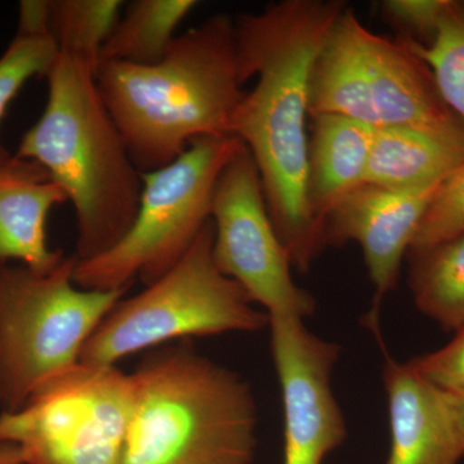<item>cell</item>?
I'll list each match as a JSON object with an SVG mask.
<instances>
[{
  "instance_id": "6da1fadb",
  "label": "cell",
  "mask_w": 464,
  "mask_h": 464,
  "mask_svg": "<svg viewBox=\"0 0 464 464\" xmlns=\"http://www.w3.org/2000/svg\"><path fill=\"white\" fill-rule=\"evenodd\" d=\"M346 7L341 0H283L234 17L244 75L258 82L241 100L231 136L252 155L275 230L301 274L326 246L307 197L311 72Z\"/></svg>"
},
{
  "instance_id": "7a4b0ae2",
  "label": "cell",
  "mask_w": 464,
  "mask_h": 464,
  "mask_svg": "<svg viewBox=\"0 0 464 464\" xmlns=\"http://www.w3.org/2000/svg\"><path fill=\"white\" fill-rule=\"evenodd\" d=\"M96 76L140 173L169 166L194 140L231 136L248 82L228 14L177 35L157 63L103 61Z\"/></svg>"
},
{
  "instance_id": "3957f363",
  "label": "cell",
  "mask_w": 464,
  "mask_h": 464,
  "mask_svg": "<svg viewBox=\"0 0 464 464\" xmlns=\"http://www.w3.org/2000/svg\"><path fill=\"white\" fill-rule=\"evenodd\" d=\"M84 61L58 53L48 100L14 157L41 164L75 209L78 261L102 255L127 234L141 198V173Z\"/></svg>"
},
{
  "instance_id": "277c9868",
  "label": "cell",
  "mask_w": 464,
  "mask_h": 464,
  "mask_svg": "<svg viewBox=\"0 0 464 464\" xmlns=\"http://www.w3.org/2000/svg\"><path fill=\"white\" fill-rule=\"evenodd\" d=\"M121 464H253L257 405L248 382L182 342L130 373Z\"/></svg>"
},
{
  "instance_id": "5b68a950",
  "label": "cell",
  "mask_w": 464,
  "mask_h": 464,
  "mask_svg": "<svg viewBox=\"0 0 464 464\" xmlns=\"http://www.w3.org/2000/svg\"><path fill=\"white\" fill-rule=\"evenodd\" d=\"M322 114L346 116L374 130L411 127L464 139L463 125L411 42L371 32L348 5L311 72L308 115Z\"/></svg>"
},
{
  "instance_id": "8992f818",
  "label": "cell",
  "mask_w": 464,
  "mask_h": 464,
  "mask_svg": "<svg viewBox=\"0 0 464 464\" xmlns=\"http://www.w3.org/2000/svg\"><path fill=\"white\" fill-rule=\"evenodd\" d=\"M75 255L48 273L0 262L3 411H17L52 381L81 364L82 353L128 289L75 284Z\"/></svg>"
},
{
  "instance_id": "52a82bcc",
  "label": "cell",
  "mask_w": 464,
  "mask_h": 464,
  "mask_svg": "<svg viewBox=\"0 0 464 464\" xmlns=\"http://www.w3.org/2000/svg\"><path fill=\"white\" fill-rule=\"evenodd\" d=\"M213 237L210 219L166 275L139 295L121 298L91 335L82 364L116 366L170 341L267 328L265 310L217 268Z\"/></svg>"
},
{
  "instance_id": "ba28073f",
  "label": "cell",
  "mask_w": 464,
  "mask_h": 464,
  "mask_svg": "<svg viewBox=\"0 0 464 464\" xmlns=\"http://www.w3.org/2000/svg\"><path fill=\"white\" fill-rule=\"evenodd\" d=\"M243 145L235 136L201 137L169 166L141 173V198L133 225L112 248L78 261L76 285L130 289L136 279L146 286L166 275L212 219L219 174Z\"/></svg>"
},
{
  "instance_id": "9c48e42d",
  "label": "cell",
  "mask_w": 464,
  "mask_h": 464,
  "mask_svg": "<svg viewBox=\"0 0 464 464\" xmlns=\"http://www.w3.org/2000/svg\"><path fill=\"white\" fill-rule=\"evenodd\" d=\"M130 374L79 364L17 411L0 413V441L25 464H121L132 411Z\"/></svg>"
},
{
  "instance_id": "30bf717a",
  "label": "cell",
  "mask_w": 464,
  "mask_h": 464,
  "mask_svg": "<svg viewBox=\"0 0 464 464\" xmlns=\"http://www.w3.org/2000/svg\"><path fill=\"white\" fill-rule=\"evenodd\" d=\"M217 268L246 290L268 316L306 319L316 302L292 276V262L275 230L261 176L246 146L228 160L217 181L212 216Z\"/></svg>"
},
{
  "instance_id": "8fae6325",
  "label": "cell",
  "mask_w": 464,
  "mask_h": 464,
  "mask_svg": "<svg viewBox=\"0 0 464 464\" xmlns=\"http://www.w3.org/2000/svg\"><path fill=\"white\" fill-rule=\"evenodd\" d=\"M268 328L282 387L283 464H323L347 438L332 389L341 347L308 331L299 317L268 316Z\"/></svg>"
},
{
  "instance_id": "7c38bea8",
  "label": "cell",
  "mask_w": 464,
  "mask_h": 464,
  "mask_svg": "<svg viewBox=\"0 0 464 464\" xmlns=\"http://www.w3.org/2000/svg\"><path fill=\"white\" fill-rule=\"evenodd\" d=\"M440 183L414 188H386L364 183L326 217V246H341L355 241L362 249L375 290L373 308L366 317L373 331H378L382 302L398 285L402 258L411 249Z\"/></svg>"
},
{
  "instance_id": "4fadbf2b",
  "label": "cell",
  "mask_w": 464,
  "mask_h": 464,
  "mask_svg": "<svg viewBox=\"0 0 464 464\" xmlns=\"http://www.w3.org/2000/svg\"><path fill=\"white\" fill-rule=\"evenodd\" d=\"M390 451L384 464H459L463 456L445 393L409 364L386 355Z\"/></svg>"
},
{
  "instance_id": "5bb4252c",
  "label": "cell",
  "mask_w": 464,
  "mask_h": 464,
  "mask_svg": "<svg viewBox=\"0 0 464 464\" xmlns=\"http://www.w3.org/2000/svg\"><path fill=\"white\" fill-rule=\"evenodd\" d=\"M66 201L41 164L14 155L0 170V262L17 261L38 273L57 267L65 255L50 248L45 226L51 210Z\"/></svg>"
},
{
  "instance_id": "9a60e30c",
  "label": "cell",
  "mask_w": 464,
  "mask_h": 464,
  "mask_svg": "<svg viewBox=\"0 0 464 464\" xmlns=\"http://www.w3.org/2000/svg\"><path fill=\"white\" fill-rule=\"evenodd\" d=\"M311 119L314 130L308 142L307 197L314 219L324 234L333 208L365 183L375 130L342 115L322 114Z\"/></svg>"
},
{
  "instance_id": "2e32d148",
  "label": "cell",
  "mask_w": 464,
  "mask_h": 464,
  "mask_svg": "<svg viewBox=\"0 0 464 464\" xmlns=\"http://www.w3.org/2000/svg\"><path fill=\"white\" fill-rule=\"evenodd\" d=\"M464 159V139L411 127L378 128L365 183L414 188L444 181Z\"/></svg>"
},
{
  "instance_id": "e0dca14e",
  "label": "cell",
  "mask_w": 464,
  "mask_h": 464,
  "mask_svg": "<svg viewBox=\"0 0 464 464\" xmlns=\"http://www.w3.org/2000/svg\"><path fill=\"white\" fill-rule=\"evenodd\" d=\"M409 288L418 310L444 331L464 329V232L420 252H409Z\"/></svg>"
},
{
  "instance_id": "ac0fdd59",
  "label": "cell",
  "mask_w": 464,
  "mask_h": 464,
  "mask_svg": "<svg viewBox=\"0 0 464 464\" xmlns=\"http://www.w3.org/2000/svg\"><path fill=\"white\" fill-rule=\"evenodd\" d=\"M199 3L195 0H136L130 3L124 16L101 51L100 63L152 65L164 57L172 44L177 26Z\"/></svg>"
},
{
  "instance_id": "d6986e66",
  "label": "cell",
  "mask_w": 464,
  "mask_h": 464,
  "mask_svg": "<svg viewBox=\"0 0 464 464\" xmlns=\"http://www.w3.org/2000/svg\"><path fill=\"white\" fill-rule=\"evenodd\" d=\"M123 5L121 0H51L50 35L58 53L84 61L97 72Z\"/></svg>"
},
{
  "instance_id": "ffe728a7",
  "label": "cell",
  "mask_w": 464,
  "mask_h": 464,
  "mask_svg": "<svg viewBox=\"0 0 464 464\" xmlns=\"http://www.w3.org/2000/svg\"><path fill=\"white\" fill-rule=\"evenodd\" d=\"M411 44L431 70L445 105L464 128V5L457 3L449 12L430 44Z\"/></svg>"
},
{
  "instance_id": "44dd1931",
  "label": "cell",
  "mask_w": 464,
  "mask_h": 464,
  "mask_svg": "<svg viewBox=\"0 0 464 464\" xmlns=\"http://www.w3.org/2000/svg\"><path fill=\"white\" fill-rule=\"evenodd\" d=\"M57 57L58 50L51 36L16 34L0 56V121L24 85L35 76L45 78ZM11 159L0 146V170Z\"/></svg>"
},
{
  "instance_id": "7402d4cb",
  "label": "cell",
  "mask_w": 464,
  "mask_h": 464,
  "mask_svg": "<svg viewBox=\"0 0 464 464\" xmlns=\"http://www.w3.org/2000/svg\"><path fill=\"white\" fill-rule=\"evenodd\" d=\"M464 232V159L440 183L409 252L432 248ZM408 252V253H409Z\"/></svg>"
},
{
  "instance_id": "603a6c76",
  "label": "cell",
  "mask_w": 464,
  "mask_h": 464,
  "mask_svg": "<svg viewBox=\"0 0 464 464\" xmlns=\"http://www.w3.org/2000/svg\"><path fill=\"white\" fill-rule=\"evenodd\" d=\"M456 5L449 0H386L380 9L384 20L401 33L400 38L427 45Z\"/></svg>"
},
{
  "instance_id": "cb8c5ba5",
  "label": "cell",
  "mask_w": 464,
  "mask_h": 464,
  "mask_svg": "<svg viewBox=\"0 0 464 464\" xmlns=\"http://www.w3.org/2000/svg\"><path fill=\"white\" fill-rule=\"evenodd\" d=\"M424 380L444 392L464 390V329L447 346L409 360Z\"/></svg>"
},
{
  "instance_id": "d4e9b609",
  "label": "cell",
  "mask_w": 464,
  "mask_h": 464,
  "mask_svg": "<svg viewBox=\"0 0 464 464\" xmlns=\"http://www.w3.org/2000/svg\"><path fill=\"white\" fill-rule=\"evenodd\" d=\"M18 9L17 34L51 36V0H23Z\"/></svg>"
},
{
  "instance_id": "484cf974",
  "label": "cell",
  "mask_w": 464,
  "mask_h": 464,
  "mask_svg": "<svg viewBox=\"0 0 464 464\" xmlns=\"http://www.w3.org/2000/svg\"><path fill=\"white\" fill-rule=\"evenodd\" d=\"M444 393L449 414H450L454 431H456L458 445H459L460 453L464 457V390L458 391V392Z\"/></svg>"
},
{
  "instance_id": "4316f807",
  "label": "cell",
  "mask_w": 464,
  "mask_h": 464,
  "mask_svg": "<svg viewBox=\"0 0 464 464\" xmlns=\"http://www.w3.org/2000/svg\"><path fill=\"white\" fill-rule=\"evenodd\" d=\"M0 464H25L20 448L0 441Z\"/></svg>"
},
{
  "instance_id": "83f0119b",
  "label": "cell",
  "mask_w": 464,
  "mask_h": 464,
  "mask_svg": "<svg viewBox=\"0 0 464 464\" xmlns=\"http://www.w3.org/2000/svg\"><path fill=\"white\" fill-rule=\"evenodd\" d=\"M3 411V378L2 368H0V413Z\"/></svg>"
}]
</instances>
